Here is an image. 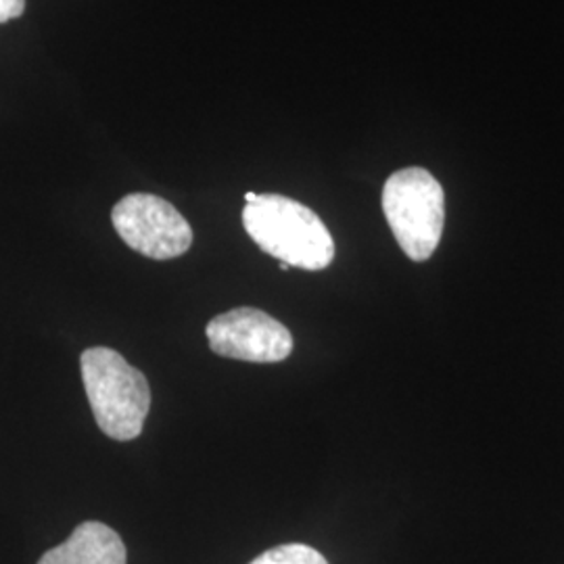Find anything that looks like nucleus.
I'll return each mask as SVG.
<instances>
[{"label": "nucleus", "mask_w": 564, "mask_h": 564, "mask_svg": "<svg viewBox=\"0 0 564 564\" xmlns=\"http://www.w3.org/2000/svg\"><path fill=\"white\" fill-rule=\"evenodd\" d=\"M289 268H291V265H289V263H282L281 262V270H282V272H286V270H289Z\"/></svg>", "instance_id": "nucleus-10"}, {"label": "nucleus", "mask_w": 564, "mask_h": 564, "mask_svg": "<svg viewBox=\"0 0 564 564\" xmlns=\"http://www.w3.org/2000/svg\"><path fill=\"white\" fill-rule=\"evenodd\" d=\"M121 241L151 260H174L193 245V228L181 212L158 195L132 193L111 212Z\"/></svg>", "instance_id": "nucleus-4"}, {"label": "nucleus", "mask_w": 564, "mask_h": 564, "mask_svg": "<svg viewBox=\"0 0 564 564\" xmlns=\"http://www.w3.org/2000/svg\"><path fill=\"white\" fill-rule=\"evenodd\" d=\"M80 368L82 383L102 433L116 442L137 440L151 408L147 377L109 347L86 349Z\"/></svg>", "instance_id": "nucleus-2"}, {"label": "nucleus", "mask_w": 564, "mask_h": 564, "mask_svg": "<svg viewBox=\"0 0 564 564\" xmlns=\"http://www.w3.org/2000/svg\"><path fill=\"white\" fill-rule=\"evenodd\" d=\"M207 341L214 354L241 362L276 364L293 354L291 330L258 307H235L212 318Z\"/></svg>", "instance_id": "nucleus-5"}, {"label": "nucleus", "mask_w": 564, "mask_h": 564, "mask_svg": "<svg viewBox=\"0 0 564 564\" xmlns=\"http://www.w3.org/2000/svg\"><path fill=\"white\" fill-rule=\"evenodd\" d=\"M249 564H328L323 554L305 544H282L260 554Z\"/></svg>", "instance_id": "nucleus-7"}, {"label": "nucleus", "mask_w": 564, "mask_h": 564, "mask_svg": "<svg viewBox=\"0 0 564 564\" xmlns=\"http://www.w3.org/2000/svg\"><path fill=\"white\" fill-rule=\"evenodd\" d=\"M25 11V0H0V23L18 20Z\"/></svg>", "instance_id": "nucleus-8"}, {"label": "nucleus", "mask_w": 564, "mask_h": 564, "mask_svg": "<svg viewBox=\"0 0 564 564\" xmlns=\"http://www.w3.org/2000/svg\"><path fill=\"white\" fill-rule=\"evenodd\" d=\"M256 197H258V195H256V193H247V195H245V202H247V203L256 202Z\"/></svg>", "instance_id": "nucleus-9"}, {"label": "nucleus", "mask_w": 564, "mask_h": 564, "mask_svg": "<svg viewBox=\"0 0 564 564\" xmlns=\"http://www.w3.org/2000/svg\"><path fill=\"white\" fill-rule=\"evenodd\" d=\"M387 224L412 262H426L440 247L445 224V195L437 178L423 167H405L389 176L383 188Z\"/></svg>", "instance_id": "nucleus-3"}, {"label": "nucleus", "mask_w": 564, "mask_h": 564, "mask_svg": "<svg viewBox=\"0 0 564 564\" xmlns=\"http://www.w3.org/2000/svg\"><path fill=\"white\" fill-rule=\"evenodd\" d=\"M128 554L120 535L99 521H86L67 542L42 554L39 564H126Z\"/></svg>", "instance_id": "nucleus-6"}, {"label": "nucleus", "mask_w": 564, "mask_h": 564, "mask_svg": "<svg viewBox=\"0 0 564 564\" xmlns=\"http://www.w3.org/2000/svg\"><path fill=\"white\" fill-rule=\"evenodd\" d=\"M242 226L268 256L318 272L335 260V241L323 220L303 203L282 195H258L242 209Z\"/></svg>", "instance_id": "nucleus-1"}]
</instances>
